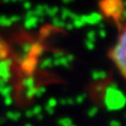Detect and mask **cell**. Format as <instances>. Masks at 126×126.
<instances>
[{
    "instance_id": "cell-1",
    "label": "cell",
    "mask_w": 126,
    "mask_h": 126,
    "mask_svg": "<svg viewBox=\"0 0 126 126\" xmlns=\"http://www.w3.org/2000/svg\"><path fill=\"white\" fill-rule=\"evenodd\" d=\"M125 53H126V33H125V31L122 29L117 44L113 46L109 52V58L111 59V61L116 64L118 69H119V72L121 73L122 77H125V69H126Z\"/></svg>"
},
{
    "instance_id": "cell-2",
    "label": "cell",
    "mask_w": 126,
    "mask_h": 126,
    "mask_svg": "<svg viewBox=\"0 0 126 126\" xmlns=\"http://www.w3.org/2000/svg\"><path fill=\"white\" fill-rule=\"evenodd\" d=\"M101 9L108 17L115 18L116 20H124L125 11L122 0H103L101 2Z\"/></svg>"
},
{
    "instance_id": "cell-3",
    "label": "cell",
    "mask_w": 126,
    "mask_h": 126,
    "mask_svg": "<svg viewBox=\"0 0 126 126\" xmlns=\"http://www.w3.org/2000/svg\"><path fill=\"white\" fill-rule=\"evenodd\" d=\"M104 103L108 110L120 109L125 104V98L121 90L118 89L115 85H112L106 89L104 96Z\"/></svg>"
},
{
    "instance_id": "cell-4",
    "label": "cell",
    "mask_w": 126,
    "mask_h": 126,
    "mask_svg": "<svg viewBox=\"0 0 126 126\" xmlns=\"http://www.w3.org/2000/svg\"><path fill=\"white\" fill-rule=\"evenodd\" d=\"M80 18L84 21L85 24H90V25H96L99 24L102 20V16L99 13H94L89 14V15H84V16H80Z\"/></svg>"
},
{
    "instance_id": "cell-5",
    "label": "cell",
    "mask_w": 126,
    "mask_h": 126,
    "mask_svg": "<svg viewBox=\"0 0 126 126\" xmlns=\"http://www.w3.org/2000/svg\"><path fill=\"white\" fill-rule=\"evenodd\" d=\"M9 66H10V63L7 61L0 62V78L4 82L10 78V70H9L10 67Z\"/></svg>"
},
{
    "instance_id": "cell-6",
    "label": "cell",
    "mask_w": 126,
    "mask_h": 126,
    "mask_svg": "<svg viewBox=\"0 0 126 126\" xmlns=\"http://www.w3.org/2000/svg\"><path fill=\"white\" fill-rule=\"evenodd\" d=\"M38 17L34 16V17H27L25 18V21H24V27L27 30H32V29H35L37 27L38 24Z\"/></svg>"
},
{
    "instance_id": "cell-7",
    "label": "cell",
    "mask_w": 126,
    "mask_h": 126,
    "mask_svg": "<svg viewBox=\"0 0 126 126\" xmlns=\"http://www.w3.org/2000/svg\"><path fill=\"white\" fill-rule=\"evenodd\" d=\"M35 65H36L35 58H27V59H25V61L22 63V67L24 68L26 72H32V70L35 68Z\"/></svg>"
},
{
    "instance_id": "cell-8",
    "label": "cell",
    "mask_w": 126,
    "mask_h": 126,
    "mask_svg": "<svg viewBox=\"0 0 126 126\" xmlns=\"http://www.w3.org/2000/svg\"><path fill=\"white\" fill-rule=\"evenodd\" d=\"M48 5L46 4H39L36 6L35 9L34 13H35V16L36 17H44V15H46V11L48 10Z\"/></svg>"
},
{
    "instance_id": "cell-9",
    "label": "cell",
    "mask_w": 126,
    "mask_h": 126,
    "mask_svg": "<svg viewBox=\"0 0 126 126\" xmlns=\"http://www.w3.org/2000/svg\"><path fill=\"white\" fill-rule=\"evenodd\" d=\"M92 76H93V79H94V80H103V79L106 78L107 74L103 72V70H94V72H93Z\"/></svg>"
},
{
    "instance_id": "cell-10",
    "label": "cell",
    "mask_w": 126,
    "mask_h": 126,
    "mask_svg": "<svg viewBox=\"0 0 126 126\" xmlns=\"http://www.w3.org/2000/svg\"><path fill=\"white\" fill-rule=\"evenodd\" d=\"M53 25L54 26H56V27H64L65 26V22H64V20H62L61 18H59V17H53Z\"/></svg>"
},
{
    "instance_id": "cell-11",
    "label": "cell",
    "mask_w": 126,
    "mask_h": 126,
    "mask_svg": "<svg viewBox=\"0 0 126 126\" xmlns=\"http://www.w3.org/2000/svg\"><path fill=\"white\" fill-rule=\"evenodd\" d=\"M13 23H12L11 19L6 16H0V25L2 26H11Z\"/></svg>"
},
{
    "instance_id": "cell-12",
    "label": "cell",
    "mask_w": 126,
    "mask_h": 126,
    "mask_svg": "<svg viewBox=\"0 0 126 126\" xmlns=\"http://www.w3.org/2000/svg\"><path fill=\"white\" fill-rule=\"evenodd\" d=\"M58 12H59V7H57V6H55V7H48V10L46 11V15H48L49 17H56L57 16V14H58Z\"/></svg>"
},
{
    "instance_id": "cell-13",
    "label": "cell",
    "mask_w": 126,
    "mask_h": 126,
    "mask_svg": "<svg viewBox=\"0 0 126 126\" xmlns=\"http://www.w3.org/2000/svg\"><path fill=\"white\" fill-rule=\"evenodd\" d=\"M73 25H74V27L80 29V27H82V26H84V25H85V23H84V21L82 20L80 17H79V18L75 19V20L73 21Z\"/></svg>"
},
{
    "instance_id": "cell-14",
    "label": "cell",
    "mask_w": 126,
    "mask_h": 126,
    "mask_svg": "<svg viewBox=\"0 0 126 126\" xmlns=\"http://www.w3.org/2000/svg\"><path fill=\"white\" fill-rule=\"evenodd\" d=\"M6 116H7V118H10L11 120H14V121L19 120V118L21 117L20 112H14V111H9L6 113Z\"/></svg>"
},
{
    "instance_id": "cell-15",
    "label": "cell",
    "mask_w": 126,
    "mask_h": 126,
    "mask_svg": "<svg viewBox=\"0 0 126 126\" xmlns=\"http://www.w3.org/2000/svg\"><path fill=\"white\" fill-rule=\"evenodd\" d=\"M59 124L61 126H70L72 125V120L68 118H63V119L59 120Z\"/></svg>"
},
{
    "instance_id": "cell-16",
    "label": "cell",
    "mask_w": 126,
    "mask_h": 126,
    "mask_svg": "<svg viewBox=\"0 0 126 126\" xmlns=\"http://www.w3.org/2000/svg\"><path fill=\"white\" fill-rule=\"evenodd\" d=\"M53 65V61H52V59L50 58H46L44 61L42 62V64H41V66H42V68H46V67H50V66Z\"/></svg>"
},
{
    "instance_id": "cell-17",
    "label": "cell",
    "mask_w": 126,
    "mask_h": 126,
    "mask_svg": "<svg viewBox=\"0 0 126 126\" xmlns=\"http://www.w3.org/2000/svg\"><path fill=\"white\" fill-rule=\"evenodd\" d=\"M11 92H12V88L10 87V86H5V85H4L0 93L2 94V96L7 97V96H10V94H11Z\"/></svg>"
},
{
    "instance_id": "cell-18",
    "label": "cell",
    "mask_w": 126,
    "mask_h": 126,
    "mask_svg": "<svg viewBox=\"0 0 126 126\" xmlns=\"http://www.w3.org/2000/svg\"><path fill=\"white\" fill-rule=\"evenodd\" d=\"M69 13H70L69 10H67V9H62V12H61V19H62V20H65L66 18H68Z\"/></svg>"
},
{
    "instance_id": "cell-19",
    "label": "cell",
    "mask_w": 126,
    "mask_h": 126,
    "mask_svg": "<svg viewBox=\"0 0 126 126\" xmlns=\"http://www.w3.org/2000/svg\"><path fill=\"white\" fill-rule=\"evenodd\" d=\"M85 46L87 47L89 50H93L94 48V41H92V40H86L85 41Z\"/></svg>"
},
{
    "instance_id": "cell-20",
    "label": "cell",
    "mask_w": 126,
    "mask_h": 126,
    "mask_svg": "<svg viewBox=\"0 0 126 126\" xmlns=\"http://www.w3.org/2000/svg\"><path fill=\"white\" fill-rule=\"evenodd\" d=\"M96 39V32L94 31H89L87 33V40H92V41H94Z\"/></svg>"
},
{
    "instance_id": "cell-21",
    "label": "cell",
    "mask_w": 126,
    "mask_h": 126,
    "mask_svg": "<svg viewBox=\"0 0 126 126\" xmlns=\"http://www.w3.org/2000/svg\"><path fill=\"white\" fill-rule=\"evenodd\" d=\"M32 110H33V112H34V116H37L42 111V107L41 106H39V105H37V106H35Z\"/></svg>"
},
{
    "instance_id": "cell-22",
    "label": "cell",
    "mask_w": 126,
    "mask_h": 126,
    "mask_svg": "<svg viewBox=\"0 0 126 126\" xmlns=\"http://www.w3.org/2000/svg\"><path fill=\"white\" fill-rule=\"evenodd\" d=\"M45 93V88L43 87V88H38L36 89V92H35V96H37V97H41L42 94H44Z\"/></svg>"
},
{
    "instance_id": "cell-23",
    "label": "cell",
    "mask_w": 126,
    "mask_h": 126,
    "mask_svg": "<svg viewBox=\"0 0 126 126\" xmlns=\"http://www.w3.org/2000/svg\"><path fill=\"white\" fill-rule=\"evenodd\" d=\"M57 105V101L56 99H54V98H52V99H49L48 102H47V106H49V107H55V106Z\"/></svg>"
},
{
    "instance_id": "cell-24",
    "label": "cell",
    "mask_w": 126,
    "mask_h": 126,
    "mask_svg": "<svg viewBox=\"0 0 126 126\" xmlns=\"http://www.w3.org/2000/svg\"><path fill=\"white\" fill-rule=\"evenodd\" d=\"M97 111H98V108L97 107H94V108H90L89 110H88V117H94V116H96V113H97Z\"/></svg>"
},
{
    "instance_id": "cell-25",
    "label": "cell",
    "mask_w": 126,
    "mask_h": 126,
    "mask_svg": "<svg viewBox=\"0 0 126 126\" xmlns=\"http://www.w3.org/2000/svg\"><path fill=\"white\" fill-rule=\"evenodd\" d=\"M84 99H85V94H80L79 97H77V98H76V100H75V102H77V103H82Z\"/></svg>"
},
{
    "instance_id": "cell-26",
    "label": "cell",
    "mask_w": 126,
    "mask_h": 126,
    "mask_svg": "<svg viewBox=\"0 0 126 126\" xmlns=\"http://www.w3.org/2000/svg\"><path fill=\"white\" fill-rule=\"evenodd\" d=\"M23 7H24L26 11H30L32 9V3L30 1H24V3H23Z\"/></svg>"
},
{
    "instance_id": "cell-27",
    "label": "cell",
    "mask_w": 126,
    "mask_h": 126,
    "mask_svg": "<svg viewBox=\"0 0 126 126\" xmlns=\"http://www.w3.org/2000/svg\"><path fill=\"white\" fill-rule=\"evenodd\" d=\"M10 19H11L12 23H14V22H17V21L20 20V17L17 16V15H14V16H12V17H10Z\"/></svg>"
},
{
    "instance_id": "cell-28",
    "label": "cell",
    "mask_w": 126,
    "mask_h": 126,
    "mask_svg": "<svg viewBox=\"0 0 126 126\" xmlns=\"http://www.w3.org/2000/svg\"><path fill=\"white\" fill-rule=\"evenodd\" d=\"M99 36L102 37V38H105V36H106V32H105L104 29H101V30L99 31Z\"/></svg>"
},
{
    "instance_id": "cell-29",
    "label": "cell",
    "mask_w": 126,
    "mask_h": 126,
    "mask_svg": "<svg viewBox=\"0 0 126 126\" xmlns=\"http://www.w3.org/2000/svg\"><path fill=\"white\" fill-rule=\"evenodd\" d=\"M34 16H35L34 11L30 10V11H27V13H26V15H25V18H27V17H34Z\"/></svg>"
},
{
    "instance_id": "cell-30",
    "label": "cell",
    "mask_w": 126,
    "mask_h": 126,
    "mask_svg": "<svg viewBox=\"0 0 126 126\" xmlns=\"http://www.w3.org/2000/svg\"><path fill=\"white\" fill-rule=\"evenodd\" d=\"M25 116L27 118H32V117H34V112H33V110L30 109V110H27V111L25 112Z\"/></svg>"
},
{
    "instance_id": "cell-31",
    "label": "cell",
    "mask_w": 126,
    "mask_h": 126,
    "mask_svg": "<svg viewBox=\"0 0 126 126\" xmlns=\"http://www.w3.org/2000/svg\"><path fill=\"white\" fill-rule=\"evenodd\" d=\"M5 98V104L6 105H11L12 104V98L10 96H7V97H4Z\"/></svg>"
},
{
    "instance_id": "cell-32",
    "label": "cell",
    "mask_w": 126,
    "mask_h": 126,
    "mask_svg": "<svg viewBox=\"0 0 126 126\" xmlns=\"http://www.w3.org/2000/svg\"><path fill=\"white\" fill-rule=\"evenodd\" d=\"M67 30H73L74 29V25H73V23H65V26Z\"/></svg>"
},
{
    "instance_id": "cell-33",
    "label": "cell",
    "mask_w": 126,
    "mask_h": 126,
    "mask_svg": "<svg viewBox=\"0 0 126 126\" xmlns=\"http://www.w3.org/2000/svg\"><path fill=\"white\" fill-rule=\"evenodd\" d=\"M120 122H118V121H111L110 122V126H120Z\"/></svg>"
},
{
    "instance_id": "cell-34",
    "label": "cell",
    "mask_w": 126,
    "mask_h": 126,
    "mask_svg": "<svg viewBox=\"0 0 126 126\" xmlns=\"http://www.w3.org/2000/svg\"><path fill=\"white\" fill-rule=\"evenodd\" d=\"M46 110H47V112L48 113H54V108L49 107V106H47V105H46Z\"/></svg>"
},
{
    "instance_id": "cell-35",
    "label": "cell",
    "mask_w": 126,
    "mask_h": 126,
    "mask_svg": "<svg viewBox=\"0 0 126 126\" xmlns=\"http://www.w3.org/2000/svg\"><path fill=\"white\" fill-rule=\"evenodd\" d=\"M3 86H4V81L1 79V80H0V92H1V89L3 88Z\"/></svg>"
},
{
    "instance_id": "cell-36",
    "label": "cell",
    "mask_w": 126,
    "mask_h": 126,
    "mask_svg": "<svg viewBox=\"0 0 126 126\" xmlns=\"http://www.w3.org/2000/svg\"><path fill=\"white\" fill-rule=\"evenodd\" d=\"M63 3H70V2H73L74 0H62Z\"/></svg>"
},
{
    "instance_id": "cell-37",
    "label": "cell",
    "mask_w": 126,
    "mask_h": 126,
    "mask_svg": "<svg viewBox=\"0 0 126 126\" xmlns=\"http://www.w3.org/2000/svg\"><path fill=\"white\" fill-rule=\"evenodd\" d=\"M11 1V0H3V2H4V3H7V2H10Z\"/></svg>"
},
{
    "instance_id": "cell-38",
    "label": "cell",
    "mask_w": 126,
    "mask_h": 126,
    "mask_svg": "<svg viewBox=\"0 0 126 126\" xmlns=\"http://www.w3.org/2000/svg\"><path fill=\"white\" fill-rule=\"evenodd\" d=\"M25 126H32V125H31V124H26Z\"/></svg>"
},
{
    "instance_id": "cell-39",
    "label": "cell",
    "mask_w": 126,
    "mask_h": 126,
    "mask_svg": "<svg viewBox=\"0 0 126 126\" xmlns=\"http://www.w3.org/2000/svg\"><path fill=\"white\" fill-rule=\"evenodd\" d=\"M12 1H14V2H15V1H17V0H12Z\"/></svg>"
},
{
    "instance_id": "cell-40",
    "label": "cell",
    "mask_w": 126,
    "mask_h": 126,
    "mask_svg": "<svg viewBox=\"0 0 126 126\" xmlns=\"http://www.w3.org/2000/svg\"><path fill=\"white\" fill-rule=\"evenodd\" d=\"M70 126H75V125H73V124H72V125H70Z\"/></svg>"
}]
</instances>
